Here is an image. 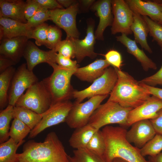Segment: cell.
I'll return each mask as SVG.
<instances>
[{
	"instance_id": "6da1fadb",
	"label": "cell",
	"mask_w": 162,
	"mask_h": 162,
	"mask_svg": "<svg viewBox=\"0 0 162 162\" xmlns=\"http://www.w3.org/2000/svg\"><path fill=\"white\" fill-rule=\"evenodd\" d=\"M18 162H69L68 156L56 133L51 132L44 141L26 142L18 154Z\"/></svg>"
},
{
	"instance_id": "7a4b0ae2",
	"label": "cell",
	"mask_w": 162,
	"mask_h": 162,
	"mask_svg": "<svg viewBox=\"0 0 162 162\" xmlns=\"http://www.w3.org/2000/svg\"><path fill=\"white\" fill-rule=\"evenodd\" d=\"M101 131L106 146L103 157L105 162H111L116 158L128 162H151L142 155L140 149L132 146L127 140V130L125 128L107 125Z\"/></svg>"
},
{
	"instance_id": "3957f363",
	"label": "cell",
	"mask_w": 162,
	"mask_h": 162,
	"mask_svg": "<svg viewBox=\"0 0 162 162\" xmlns=\"http://www.w3.org/2000/svg\"><path fill=\"white\" fill-rule=\"evenodd\" d=\"M115 68L118 80L108 101L116 103L124 107L134 109L150 97V94L139 81L127 72Z\"/></svg>"
},
{
	"instance_id": "277c9868",
	"label": "cell",
	"mask_w": 162,
	"mask_h": 162,
	"mask_svg": "<svg viewBox=\"0 0 162 162\" xmlns=\"http://www.w3.org/2000/svg\"><path fill=\"white\" fill-rule=\"evenodd\" d=\"M50 66L53 69L52 74L42 81L50 94L52 106L69 100L73 97L74 90L71 85L70 80L77 69L66 68L56 63Z\"/></svg>"
},
{
	"instance_id": "5b68a950",
	"label": "cell",
	"mask_w": 162,
	"mask_h": 162,
	"mask_svg": "<svg viewBox=\"0 0 162 162\" xmlns=\"http://www.w3.org/2000/svg\"><path fill=\"white\" fill-rule=\"evenodd\" d=\"M132 109L124 107L114 102L108 101L100 105L90 117L88 124L97 130L109 124H117L128 127L127 119Z\"/></svg>"
},
{
	"instance_id": "8992f818",
	"label": "cell",
	"mask_w": 162,
	"mask_h": 162,
	"mask_svg": "<svg viewBox=\"0 0 162 162\" xmlns=\"http://www.w3.org/2000/svg\"><path fill=\"white\" fill-rule=\"evenodd\" d=\"M51 104L50 94L42 80L27 89L18 99L15 106L26 108L41 114L47 111Z\"/></svg>"
},
{
	"instance_id": "52a82bcc",
	"label": "cell",
	"mask_w": 162,
	"mask_h": 162,
	"mask_svg": "<svg viewBox=\"0 0 162 162\" xmlns=\"http://www.w3.org/2000/svg\"><path fill=\"white\" fill-rule=\"evenodd\" d=\"M117 80L118 75L115 68H107L103 75L88 87L81 91L74 90L73 97L75 99L74 103H81L85 99L95 96L108 95L113 89Z\"/></svg>"
},
{
	"instance_id": "ba28073f",
	"label": "cell",
	"mask_w": 162,
	"mask_h": 162,
	"mask_svg": "<svg viewBox=\"0 0 162 162\" xmlns=\"http://www.w3.org/2000/svg\"><path fill=\"white\" fill-rule=\"evenodd\" d=\"M108 96H95L84 102L74 103L65 122L71 128L76 129L86 125L94 112Z\"/></svg>"
},
{
	"instance_id": "9c48e42d",
	"label": "cell",
	"mask_w": 162,
	"mask_h": 162,
	"mask_svg": "<svg viewBox=\"0 0 162 162\" xmlns=\"http://www.w3.org/2000/svg\"><path fill=\"white\" fill-rule=\"evenodd\" d=\"M73 104L69 100L52 105L40 122L31 130L28 138H34L46 128L65 122Z\"/></svg>"
},
{
	"instance_id": "30bf717a",
	"label": "cell",
	"mask_w": 162,
	"mask_h": 162,
	"mask_svg": "<svg viewBox=\"0 0 162 162\" xmlns=\"http://www.w3.org/2000/svg\"><path fill=\"white\" fill-rule=\"evenodd\" d=\"M76 2L66 9L49 10L50 20L66 32L67 38L78 39L80 33L77 28L76 17L78 11Z\"/></svg>"
},
{
	"instance_id": "8fae6325",
	"label": "cell",
	"mask_w": 162,
	"mask_h": 162,
	"mask_svg": "<svg viewBox=\"0 0 162 162\" xmlns=\"http://www.w3.org/2000/svg\"><path fill=\"white\" fill-rule=\"evenodd\" d=\"M111 4L113 15L111 34L121 33L127 36L131 34V27L134 21V12L125 0H112Z\"/></svg>"
},
{
	"instance_id": "7c38bea8",
	"label": "cell",
	"mask_w": 162,
	"mask_h": 162,
	"mask_svg": "<svg viewBox=\"0 0 162 162\" xmlns=\"http://www.w3.org/2000/svg\"><path fill=\"white\" fill-rule=\"evenodd\" d=\"M38 82V78L33 71L27 68L26 63L22 64L13 77L8 98V105L14 106L25 90Z\"/></svg>"
},
{
	"instance_id": "4fadbf2b",
	"label": "cell",
	"mask_w": 162,
	"mask_h": 162,
	"mask_svg": "<svg viewBox=\"0 0 162 162\" xmlns=\"http://www.w3.org/2000/svg\"><path fill=\"white\" fill-rule=\"evenodd\" d=\"M127 131L126 138L130 143L140 149L156 134V133L150 120H141L133 124Z\"/></svg>"
},
{
	"instance_id": "5bb4252c",
	"label": "cell",
	"mask_w": 162,
	"mask_h": 162,
	"mask_svg": "<svg viewBox=\"0 0 162 162\" xmlns=\"http://www.w3.org/2000/svg\"><path fill=\"white\" fill-rule=\"evenodd\" d=\"M162 109V100L154 96H150L144 103L130 111L128 117V127L138 121L154 118Z\"/></svg>"
},
{
	"instance_id": "9a60e30c",
	"label": "cell",
	"mask_w": 162,
	"mask_h": 162,
	"mask_svg": "<svg viewBox=\"0 0 162 162\" xmlns=\"http://www.w3.org/2000/svg\"><path fill=\"white\" fill-rule=\"evenodd\" d=\"M57 52L54 49L45 51L39 49L33 42L28 40L25 49L23 56L26 62L27 68L33 71L37 65L46 63L50 65L56 63Z\"/></svg>"
},
{
	"instance_id": "2e32d148",
	"label": "cell",
	"mask_w": 162,
	"mask_h": 162,
	"mask_svg": "<svg viewBox=\"0 0 162 162\" xmlns=\"http://www.w3.org/2000/svg\"><path fill=\"white\" fill-rule=\"evenodd\" d=\"M94 24L92 20L87 23L86 35L84 39L80 40L72 38L75 49V57L78 63L82 61L86 57L91 59L95 58L97 54L94 51L96 38L94 33Z\"/></svg>"
},
{
	"instance_id": "e0dca14e",
	"label": "cell",
	"mask_w": 162,
	"mask_h": 162,
	"mask_svg": "<svg viewBox=\"0 0 162 162\" xmlns=\"http://www.w3.org/2000/svg\"><path fill=\"white\" fill-rule=\"evenodd\" d=\"M112 0H101L95 2L90 7L96 12L99 18V22L94 35L96 39L103 40L104 32L106 28L112 26L113 16L112 10Z\"/></svg>"
},
{
	"instance_id": "ac0fdd59",
	"label": "cell",
	"mask_w": 162,
	"mask_h": 162,
	"mask_svg": "<svg viewBox=\"0 0 162 162\" xmlns=\"http://www.w3.org/2000/svg\"><path fill=\"white\" fill-rule=\"evenodd\" d=\"M28 39L25 36L2 39L0 41V55L17 63L23 56Z\"/></svg>"
},
{
	"instance_id": "d6986e66",
	"label": "cell",
	"mask_w": 162,
	"mask_h": 162,
	"mask_svg": "<svg viewBox=\"0 0 162 162\" xmlns=\"http://www.w3.org/2000/svg\"><path fill=\"white\" fill-rule=\"evenodd\" d=\"M33 28L23 23L0 16V40L19 36L28 37Z\"/></svg>"
},
{
	"instance_id": "ffe728a7",
	"label": "cell",
	"mask_w": 162,
	"mask_h": 162,
	"mask_svg": "<svg viewBox=\"0 0 162 162\" xmlns=\"http://www.w3.org/2000/svg\"><path fill=\"white\" fill-rule=\"evenodd\" d=\"M133 12L142 16L148 17L158 22L161 14L160 0L145 1L141 0H125Z\"/></svg>"
},
{
	"instance_id": "44dd1931",
	"label": "cell",
	"mask_w": 162,
	"mask_h": 162,
	"mask_svg": "<svg viewBox=\"0 0 162 162\" xmlns=\"http://www.w3.org/2000/svg\"><path fill=\"white\" fill-rule=\"evenodd\" d=\"M116 40L126 48L129 53L133 55L141 64L143 69L148 71L149 69L156 70V64L148 58L142 50L140 49L134 40L129 38L124 34L116 37Z\"/></svg>"
},
{
	"instance_id": "7402d4cb",
	"label": "cell",
	"mask_w": 162,
	"mask_h": 162,
	"mask_svg": "<svg viewBox=\"0 0 162 162\" xmlns=\"http://www.w3.org/2000/svg\"><path fill=\"white\" fill-rule=\"evenodd\" d=\"M110 65L105 59H97L86 66L78 68L74 75L81 81L92 82Z\"/></svg>"
},
{
	"instance_id": "603a6c76",
	"label": "cell",
	"mask_w": 162,
	"mask_h": 162,
	"mask_svg": "<svg viewBox=\"0 0 162 162\" xmlns=\"http://www.w3.org/2000/svg\"><path fill=\"white\" fill-rule=\"evenodd\" d=\"M26 4V2L21 0H0V16L27 23L24 16Z\"/></svg>"
},
{
	"instance_id": "cb8c5ba5",
	"label": "cell",
	"mask_w": 162,
	"mask_h": 162,
	"mask_svg": "<svg viewBox=\"0 0 162 162\" xmlns=\"http://www.w3.org/2000/svg\"><path fill=\"white\" fill-rule=\"evenodd\" d=\"M134 33V40L139 44L142 47L149 53H152V51L147 41V38L149 33L148 26L140 15L134 12V21L131 27Z\"/></svg>"
},
{
	"instance_id": "d4e9b609",
	"label": "cell",
	"mask_w": 162,
	"mask_h": 162,
	"mask_svg": "<svg viewBox=\"0 0 162 162\" xmlns=\"http://www.w3.org/2000/svg\"><path fill=\"white\" fill-rule=\"evenodd\" d=\"M97 130L88 124L75 129L69 140L70 146L75 149L85 148Z\"/></svg>"
},
{
	"instance_id": "484cf974",
	"label": "cell",
	"mask_w": 162,
	"mask_h": 162,
	"mask_svg": "<svg viewBox=\"0 0 162 162\" xmlns=\"http://www.w3.org/2000/svg\"><path fill=\"white\" fill-rule=\"evenodd\" d=\"M46 112L40 114L26 108L14 106L13 118H16L18 119L26 124L32 130L41 121L46 114Z\"/></svg>"
},
{
	"instance_id": "4316f807",
	"label": "cell",
	"mask_w": 162,
	"mask_h": 162,
	"mask_svg": "<svg viewBox=\"0 0 162 162\" xmlns=\"http://www.w3.org/2000/svg\"><path fill=\"white\" fill-rule=\"evenodd\" d=\"M25 142V140L16 143L12 139L0 144V162H18L16 151Z\"/></svg>"
},
{
	"instance_id": "83f0119b",
	"label": "cell",
	"mask_w": 162,
	"mask_h": 162,
	"mask_svg": "<svg viewBox=\"0 0 162 162\" xmlns=\"http://www.w3.org/2000/svg\"><path fill=\"white\" fill-rule=\"evenodd\" d=\"M14 106L8 105L0 112V143L8 140L9 136L10 123L13 118Z\"/></svg>"
},
{
	"instance_id": "f1b7e54d",
	"label": "cell",
	"mask_w": 162,
	"mask_h": 162,
	"mask_svg": "<svg viewBox=\"0 0 162 162\" xmlns=\"http://www.w3.org/2000/svg\"><path fill=\"white\" fill-rule=\"evenodd\" d=\"M15 69L11 66L0 75V107L2 109L7 104L8 98V92L10 82L15 72Z\"/></svg>"
},
{
	"instance_id": "f546056e",
	"label": "cell",
	"mask_w": 162,
	"mask_h": 162,
	"mask_svg": "<svg viewBox=\"0 0 162 162\" xmlns=\"http://www.w3.org/2000/svg\"><path fill=\"white\" fill-rule=\"evenodd\" d=\"M31 130L26 124L14 118L10 128L9 136L16 143H19L30 133Z\"/></svg>"
},
{
	"instance_id": "4dcf8cb0",
	"label": "cell",
	"mask_w": 162,
	"mask_h": 162,
	"mask_svg": "<svg viewBox=\"0 0 162 162\" xmlns=\"http://www.w3.org/2000/svg\"><path fill=\"white\" fill-rule=\"evenodd\" d=\"M69 162H105L103 159L86 148L75 149L68 156Z\"/></svg>"
},
{
	"instance_id": "1f68e13d",
	"label": "cell",
	"mask_w": 162,
	"mask_h": 162,
	"mask_svg": "<svg viewBox=\"0 0 162 162\" xmlns=\"http://www.w3.org/2000/svg\"><path fill=\"white\" fill-rule=\"evenodd\" d=\"M86 148L103 159L106 146L101 130H99L94 134Z\"/></svg>"
},
{
	"instance_id": "d6a6232c",
	"label": "cell",
	"mask_w": 162,
	"mask_h": 162,
	"mask_svg": "<svg viewBox=\"0 0 162 162\" xmlns=\"http://www.w3.org/2000/svg\"><path fill=\"white\" fill-rule=\"evenodd\" d=\"M143 157L154 156L161 152L162 150V135L156 134L151 140L140 149Z\"/></svg>"
},
{
	"instance_id": "836d02e7",
	"label": "cell",
	"mask_w": 162,
	"mask_h": 162,
	"mask_svg": "<svg viewBox=\"0 0 162 162\" xmlns=\"http://www.w3.org/2000/svg\"><path fill=\"white\" fill-rule=\"evenodd\" d=\"M142 16L148 26L149 33L152 41L157 42L162 51V26L147 16Z\"/></svg>"
},
{
	"instance_id": "e575fe53",
	"label": "cell",
	"mask_w": 162,
	"mask_h": 162,
	"mask_svg": "<svg viewBox=\"0 0 162 162\" xmlns=\"http://www.w3.org/2000/svg\"><path fill=\"white\" fill-rule=\"evenodd\" d=\"M56 52L63 56L73 58L75 57V49L71 38L61 41L54 49Z\"/></svg>"
},
{
	"instance_id": "d590c367",
	"label": "cell",
	"mask_w": 162,
	"mask_h": 162,
	"mask_svg": "<svg viewBox=\"0 0 162 162\" xmlns=\"http://www.w3.org/2000/svg\"><path fill=\"white\" fill-rule=\"evenodd\" d=\"M49 26L47 24L44 23L33 28L28 39H34L37 46H45Z\"/></svg>"
},
{
	"instance_id": "8d00e7d4",
	"label": "cell",
	"mask_w": 162,
	"mask_h": 162,
	"mask_svg": "<svg viewBox=\"0 0 162 162\" xmlns=\"http://www.w3.org/2000/svg\"><path fill=\"white\" fill-rule=\"evenodd\" d=\"M62 33L56 26H49L47 38L45 46L50 49H54L58 44L61 41Z\"/></svg>"
},
{
	"instance_id": "74e56055",
	"label": "cell",
	"mask_w": 162,
	"mask_h": 162,
	"mask_svg": "<svg viewBox=\"0 0 162 162\" xmlns=\"http://www.w3.org/2000/svg\"><path fill=\"white\" fill-rule=\"evenodd\" d=\"M49 20H50L49 10L40 7L36 13L27 20V23L31 28H34Z\"/></svg>"
},
{
	"instance_id": "f35d334b",
	"label": "cell",
	"mask_w": 162,
	"mask_h": 162,
	"mask_svg": "<svg viewBox=\"0 0 162 162\" xmlns=\"http://www.w3.org/2000/svg\"><path fill=\"white\" fill-rule=\"evenodd\" d=\"M105 60L110 65L114 68L121 70L122 61V57L121 54L118 51L111 50L108 51L105 55Z\"/></svg>"
},
{
	"instance_id": "ab89813d",
	"label": "cell",
	"mask_w": 162,
	"mask_h": 162,
	"mask_svg": "<svg viewBox=\"0 0 162 162\" xmlns=\"http://www.w3.org/2000/svg\"><path fill=\"white\" fill-rule=\"evenodd\" d=\"M139 82L153 87L158 85H162V64L160 69L156 73L143 79Z\"/></svg>"
},
{
	"instance_id": "60d3db41",
	"label": "cell",
	"mask_w": 162,
	"mask_h": 162,
	"mask_svg": "<svg viewBox=\"0 0 162 162\" xmlns=\"http://www.w3.org/2000/svg\"><path fill=\"white\" fill-rule=\"evenodd\" d=\"M77 62L76 61L72 60L58 53L56 54V63L61 67L70 69H76L79 67Z\"/></svg>"
},
{
	"instance_id": "b9f144b4",
	"label": "cell",
	"mask_w": 162,
	"mask_h": 162,
	"mask_svg": "<svg viewBox=\"0 0 162 162\" xmlns=\"http://www.w3.org/2000/svg\"><path fill=\"white\" fill-rule=\"evenodd\" d=\"M40 7L35 0H28L26 1L24 16L27 21L31 18Z\"/></svg>"
},
{
	"instance_id": "7bdbcfd3",
	"label": "cell",
	"mask_w": 162,
	"mask_h": 162,
	"mask_svg": "<svg viewBox=\"0 0 162 162\" xmlns=\"http://www.w3.org/2000/svg\"><path fill=\"white\" fill-rule=\"evenodd\" d=\"M40 6L43 8L50 10L56 9H64L56 0H35Z\"/></svg>"
},
{
	"instance_id": "ee69618b",
	"label": "cell",
	"mask_w": 162,
	"mask_h": 162,
	"mask_svg": "<svg viewBox=\"0 0 162 162\" xmlns=\"http://www.w3.org/2000/svg\"><path fill=\"white\" fill-rule=\"evenodd\" d=\"M150 120L156 134L162 135V109L156 117Z\"/></svg>"
},
{
	"instance_id": "f6af8a7d",
	"label": "cell",
	"mask_w": 162,
	"mask_h": 162,
	"mask_svg": "<svg viewBox=\"0 0 162 162\" xmlns=\"http://www.w3.org/2000/svg\"><path fill=\"white\" fill-rule=\"evenodd\" d=\"M16 64L11 59L3 56H0V74L8 68L13 66Z\"/></svg>"
},
{
	"instance_id": "bcb514c9",
	"label": "cell",
	"mask_w": 162,
	"mask_h": 162,
	"mask_svg": "<svg viewBox=\"0 0 162 162\" xmlns=\"http://www.w3.org/2000/svg\"><path fill=\"white\" fill-rule=\"evenodd\" d=\"M140 83L150 95L154 96L162 100V88Z\"/></svg>"
},
{
	"instance_id": "7dc6e473",
	"label": "cell",
	"mask_w": 162,
	"mask_h": 162,
	"mask_svg": "<svg viewBox=\"0 0 162 162\" xmlns=\"http://www.w3.org/2000/svg\"><path fill=\"white\" fill-rule=\"evenodd\" d=\"M58 2L63 7L68 8L77 2L73 0H57Z\"/></svg>"
},
{
	"instance_id": "c3c4849f",
	"label": "cell",
	"mask_w": 162,
	"mask_h": 162,
	"mask_svg": "<svg viewBox=\"0 0 162 162\" xmlns=\"http://www.w3.org/2000/svg\"><path fill=\"white\" fill-rule=\"evenodd\" d=\"M148 159L151 162H162V152L154 156H149Z\"/></svg>"
},
{
	"instance_id": "681fc988",
	"label": "cell",
	"mask_w": 162,
	"mask_h": 162,
	"mask_svg": "<svg viewBox=\"0 0 162 162\" xmlns=\"http://www.w3.org/2000/svg\"><path fill=\"white\" fill-rule=\"evenodd\" d=\"M94 0H82L80 1L82 5L86 8H89L92 6L95 2Z\"/></svg>"
},
{
	"instance_id": "f907efd6",
	"label": "cell",
	"mask_w": 162,
	"mask_h": 162,
	"mask_svg": "<svg viewBox=\"0 0 162 162\" xmlns=\"http://www.w3.org/2000/svg\"><path fill=\"white\" fill-rule=\"evenodd\" d=\"M111 162H128L126 160L119 158H116L114 159Z\"/></svg>"
},
{
	"instance_id": "816d5d0a",
	"label": "cell",
	"mask_w": 162,
	"mask_h": 162,
	"mask_svg": "<svg viewBox=\"0 0 162 162\" xmlns=\"http://www.w3.org/2000/svg\"><path fill=\"white\" fill-rule=\"evenodd\" d=\"M160 4L161 7V14L160 20L158 23L162 26V0H160Z\"/></svg>"
}]
</instances>
